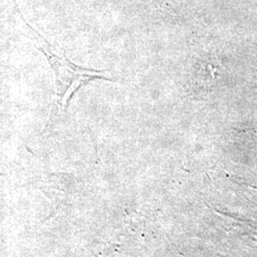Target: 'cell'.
I'll list each match as a JSON object with an SVG mask.
<instances>
[{"instance_id": "obj_1", "label": "cell", "mask_w": 257, "mask_h": 257, "mask_svg": "<svg viewBox=\"0 0 257 257\" xmlns=\"http://www.w3.org/2000/svg\"><path fill=\"white\" fill-rule=\"evenodd\" d=\"M25 34L33 44L45 55L54 74L55 99L57 106L64 110L74 92L92 79L101 78L110 80L106 71L86 69L73 63L66 55L54 45L50 44L44 37L31 26L26 24Z\"/></svg>"}]
</instances>
